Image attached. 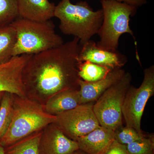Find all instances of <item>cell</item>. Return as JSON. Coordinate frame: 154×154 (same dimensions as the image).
Returning <instances> with one entry per match:
<instances>
[{
	"label": "cell",
	"mask_w": 154,
	"mask_h": 154,
	"mask_svg": "<svg viewBox=\"0 0 154 154\" xmlns=\"http://www.w3.org/2000/svg\"><path fill=\"white\" fill-rule=\"evenodd\" d=\"M81 47L74 37L58 47L30 55L22 72L26 94L30 92L48 99L64 90H79Z\"/></svg>",
	"instance_id": "1"
},
{
	"label": "cell",
	"mask_w": 154,
	"mask_h": 154,
	"mask_svg": "<svg viewBox=\"0 0 154 154\" xmlns=\"http://www.w3.org/2000/svg\"><path fill=\"white\" fill-rule=\"evenodd\" d=\"M56 116L47 113L44 106L28 98L13 94V114L7 132L0 138V145L5 148L42 130L55 121Z\"/></svg>",
	"instance_id": "2"
},
{
	"label": "cell",
	"mask_w": 154,
	"mask_h": 154,
	"mask_svg": "<svg viewBox=\"0 0 154 154\" xmlns=\"http://www.w3.org/2000/svg\"><path fill=\"white\" fill-rule=\"evenodd\" d=\"M103 17L102 9L94 11L85 1L73 4L70 0H62L55 6L54 12V17L60 21L62 33L77 37L81 45L97 34Z\"/></svg>",
	"instance_id": "3"
},
{
	"label": "cell",
	"mask_w": 154,
	"mask_h": 154,
	"mask_svg": "<svg viewBox=\"0 0 154 154\" xmlns=\"http://www.w3.org/2000/svg\"><path fill=\"white\" fill-rule=\"evenodd\" d=\"M10 25L16 34L13 57L36 54L64 43L50 20L40 22L18 17Z\"/></svg>",
	"instance_id": "4"
},
{
	"label": "cell",
	"mask_w": 154,
	"mask_h": 154,
	"mask_svg": "<svg viewBox=\"0 0 154 154\" xmlns=\"http://www.w3.org/2000/svg\"><path fill=\"white\" fill-rule=\"evenodd\" d=\"M103 21L97 34V46L105 50L117 51L119 38L128 33L134 38L129 25L131 17L136 14L137 8L114 0H101Z\"/></svg>",
	"instance_id": "5"
},
{
	"label": "cell",
	"mask_w": 154,
	"mask_h": 154,
	"mask_svg": "<svg viewBox=\"0 0 154 154\" xmlns=\"http://www.w3.org/2000/svg\"><path fill=\"white\" fill-rule=\"evenodd\" d=\"M131 79L130 73L126 72L94 103L93 110L100 126L113 131L122 126V106Z\"/></svg>",
	"instance_id": "6"
},
{
	"label": "cell",
	"mask_w": 154,
	"mask_h": 154,
	"mask_svg": "<svg viewBox=\"0 0 154 154\" xmlns=\"http://www.w3.org/2000/svg\"><path fill=\"white\" fill-rule=\"evenodd\" d=\"M144 78L139 88L131 85L122 106V116L126 126L143 134L141 121L147 102L154 94V66L144 70Z\"/></svg>",
	"instance_id": "7"
},
{
	"label": "cell",
	"mask_w": 154,
	"mask_h": 154,
	"mask_svg": "<svg viewBox=\"0 0 154 154\" xmlns=\"http://www.w3.org/2000/svg\"><path fill=\"white\" fill-rule=\"evenodd\" d=\"M94 104H81L58 114L53 123L68 137L76 141L100 126L93 110Z\"/></svg>",
	"instance_id": "8"
},
{
	"label": "cell",
	"mask_w": 154,
	"mask_h": 154,
	"mask_svg": "<svg viewBox=\"0 0 154 154\" xmlns=\"http://www.w3.org/2000/svg\"><path fill=\"white\" fill-rule=\"evenodd\" d=\"M30 55L13 57L8 61L0 64V92L20 96H26L22 81V72Z\"/></svg>",
	"instance_id": "9"
},
{
	"label": "cell",
	"mask_w": 154,
	"mask_h": 154,
	"mask_svg": "<svg viewBox=\"0 0 154 154\" xmlns=\"http://www.w3.org/2000/svg\"><path fill=\"white\" fill-rule=\"evenodd\" d=\"M38 149V154H73L79 149L76 141L52 123L42 130Z\"/></svg>",
	"instance_id": "10"
},
{
	"label": "cell",
	"mask_w": 154,
	"mask_h": 154,
	"mask_svg": "<svg viewBox=\"0 0 154 154\" xmlns=\"http://www.w3.org/2000/svg\"><path fill=\"white\" fill-rule=\"evenodd\" d=\"M78 59L80 62L89 61L112 69L122 68L128 60L126 56L117 51H112L102 49L91 39L82 45Z\"/></svg>",
	"instance_id": "11"
},
{
	"label": "cell",
	"mask_w": 154,
	"mask_h": 154,
	"mask_svg": "<svg viewBox=\"0 0 154 154\" xmlns=\"http://www.w3.org/2000/svg\"><path fill=\"white\" fill-rule=\"evenodd\" d=\"M126 72L122 68L113 69L104 79L93 82L79 81L80 105L94 103L106 90L119 82Z\"/></svg>",
	"instance_id": "12"
},
{
	"label": "cell",
	"mask_w": 154,
	"mask_h": 154,
	"mask_svg": "<svg viewBox=\"0 0 154 154\" xmlns=\"http://www.w3.org/2000/svg\"><path fill=\"white\" fill-rule=\"evenodd\" d=\"M114 140V131L100 126L76 141L80 150L88 154H103Z\"/></svg>",
	"instance_id": "13"
},
{
	"label": "cell",
	"mask_w": 154,
	"mask_h": 154,
	"mask_svg": "<svg viewBox=\"0 0 154 154\" xmlns=\"http://www.w3.org/2000/svg\"><path fill=\"white\" fill-rule=\"evenodd\" d=\"M19 17L33 21H49L54 17L55 5L48 0H17Z\"/></svg>",
	"instance_id": "14"
},
{
	"label": "cell",
	"mask_w": 154,
	"mask_h": 154,
	"mask_svg": "<svg viewBox=\"0 0 154 154\" xmlns=\"http://www.w3.org/2000/svg\"><path fill=\"white\" fill-rule=\"evenodd\" d=\"M80 105L79 90L68 89L51 96L43 106L47 113L56 116L73 109Z\"/></svg>",
	"instance_id": "15"
},
{
	"label": "cell",
	"mask_w": 154,
	"mask_h": 154,
	"mask_svg": "<svg viewBox=\"0 0 154 154\" xmlns=\"http://www.w3.org/2000/svg\"><path fill=\"white\" fill-rule=\"evenodd\" d=\"M42 131L32 134L5 148V154H38Z\"/></svg>",
	"instance_id": "16"
},
{
	"label": "cell",
	"mask_w": 154,
	"mask_h": 154,
	"mask_svg": "<svg viewBox=\"0 0 154 154\" xmlns=\"http://www.w3.org/2000/svg\"><path fill=\"white\" fill-rule=\"evenodd\" d=\"M16 39V32L11 25L0 28V64L5 63L13 57Z\"/></svg>",
	"instance_id": "17"
},
{
	"label": "cell",
	"mask_w": 154,
	"mask_h": 154,
	"mask_svg": "<svg viewBox=\"0 0 154 154\" xmlns=\"http://www.w3.org/2000/svg\"><path fill=\"white\" fill-rule=\"evenodd\" d=\"M113 69L109 67L89 61L80 62L79 75L85 82H93L105 78Z\"/></svg>",
	"instance_id": "18"
},
{
	"label": "cell",
	"mask_w": 154,
	"mask_h": 154,
	"mask_svg": "<svg viewBox=\"0 0 154 154\" xmlns=\"http://www.w3.org/2000/svg\"><path fill=\"white\" fill-rule=\"evenodd\" d=\"M13 94L5 92L0 104V138L7 132L13 114Z\"/></svg>",
	"instance_id": "19"
},
{
	"label": "cell",
	"mask_w": 154,
	"mask_h": 154,
	"mask_svg": "<svg viewBox=\"0 0 154 154\" xmlns=\"http://www.w3.org/2000/svg\"><path fill=\"white\" fill-rule=\"evenodd\" d=\"M18 17L17 0H0V28L10 25Z\"/></svg>",
	"instance_id": "20"
},
{
	"label": "cell",
	"mask_w": 154,
	"mask_h": 154,
	"mask_svg": "<svg viewBox=\"0 0 154 154\" xmlns=\"http://www.w3.org/2000/svg\"><path fill=\"white\" fill-rule=\"evenodd\" d=\"M114 132L115 140L125 146L140 140L146 136L143 134L139 133L134 128L126 125L121 126Z\"/></svg>",
	"instance_id": "21"
},
{
	"label": "cell",
	"mask_w": 154,
	"mask_h": 154,
	"mask_svg": "<svg viewBox=\"0 0 154 154\" xmlns=\"http://www.w3.org/2000/svg\"><path fill=\"white\" fill-rule=\"evenodd\" d=\"M130 154H154V137L149 135L140 140L126 146Z\"/></svg>",
	"instance_id": "22"
},
{
	"label": "cell",
	"mask_w": 154,
	"mask_h": 154,
	"mask_svg": "<svg viewBox=\"0 0 154 154\" xmlns=\"http://www.w3.org/2000/svg\"><path fill=\"white\" fill-rule=\"evenodd\" d=\"M103 154H130L126 146L114 140Z\"/></svg>",
	"instance_id": "23"
},
{
	"label": "cell",
	"mask_w": 154,
	"mask_h": 154,
	"mask_svg": "<svg viewBox=\"0 0 154 154\" xmlns=\"http://www.w3.org/2000/svg\"><path fill=\"white\" fill-rule=\"evenodd\" d=\"M120 2L124 3L138 8L145 5L148 0H114Z\"/></svg>",
	"instance_id": "24"
},
{
	"label": "cell",
	"mask_w": 154,
	"mask_h": 154,
	"mask_svg": "<svg viewBox=\"0 0 154 154\" xmlns=\"http://www.w3.org/2000/svg\"><path fill=\"white\" fill-rule=\"evenodd\" d=\"M73 154H88L85 152L82 151L80 150H78V151L75 152Z\"/></svg>",
	"instance_id": "25"
},
{
	"label": "cell",
	"mask_w": 154,
	"mask_h": 154,
	"mask_svg": "<svg viewBox=\"0 0 154 154\" xmlns=\"http://www.w3.org/2000/svg\"><path fill=\"white\" fill-rule=\"evenodd\" d=\"M0 154H5V148L1 145H0Z\"/></svg>",
	"instance_id": "26"
},
{
	"label": "cell",
	"mask_w": 154,
	"mask_h": 154,
	"mask_svg": "<svg viewBox=\"0 0 154 154\" xmlns=\"http://www.w3.org/2000/svg\"><path fill=\"white\" fill-rule=\"evenodd\" d=\"M5 92H0V104H1V101H2V99L4 94Z\"/></svg>",
	"instance_id": "27"
}]
</instances>
